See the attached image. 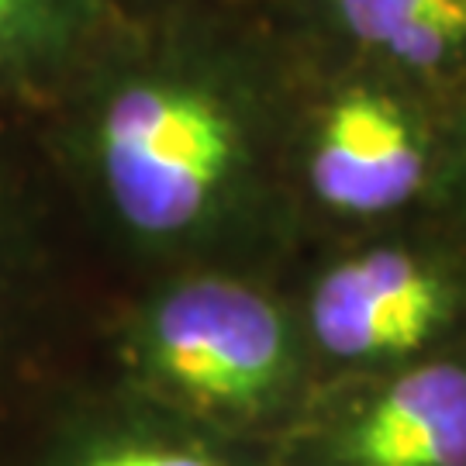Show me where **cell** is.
Masks as SVG:
<instances>
[{"label":"cell","instance_id":"obj_3","mask_svg":"<svg viewBox=\"0 0 466 466\" xmlns=\"http://www.w3.org/2000/svg\"><path fill=\"white\" fill-rule=\"evenodd\" d=\"M283 283L318 380L466 346V242L432 211L308 242Z\"/></svg>","mask_w":466,"mask_h":466},{"label":"cell","instance_id":"obj_9","mask_svg":"<svg viewBox=\"0 0 466 466\" xmlns=\"http://www.w3.org/2000/svg\"><path fill=\"white\" fill-rule=\"evenodd\" d=\"M142 415L107 425L69 466H277L273 450L204 429L142 398Z\"/></svg>","mask_w":466,"mask_h":466},{"label":"cell","instance_id":"obj_8","mask_svg":"<svg viewBox=\"0 0 466 466\" xmlns=\"http://www.w3.org/2000/svg\"><path fill=\"white\" fill-rule=\"evenodd\" d=\"M125 17L117 0H0V107L42 121Z\"/></svg>","mask_w":466,"mask_h":466},{"label":"cell","instance_id":"obj_11","mask_svg":"<svg viewBox=\"0 0 466 466\" xmlns=\"http://www.w3.org/2000/svg\"><path fill=\"white\" fill-rule=\"evenodd\" d=\"M128 17H156L177 15V11H204V7H232V4H252V0H117Z\"/></svg>","mask_w":466,"mask_h":466},{"label":"cell","instance_id":"obj_5","mask_svg":"<svg viewBox=\"0 0 466 466\" xmlns=\"http://www.w3.org/2000/svg\"><path fill=\"white\" fill-rule=\"evenodd\" d=\"M269 450L277 466H466V346L318 380Z\"/></svg>","mask_w":466,"mask_h":466},{"label":"cell","instance_id":"obj_2","mask_svg":"<svg viewBox=\"0 0 466 466\" xmlns=\"http://www.w3.org/2000/svg\"><path fill=\"white\" fill-rule=\"evenodd\" d=\"M138 398L204 429L273 446L318 383L283 277L177 269L132 321Z\"/></svg>","mask_w":466,"mask_h":466},{"label":"cell","instance_id":"obj_7","mask_svg":"<svg viewBox=\"0 0 466 466\" xmlns=\"http://www.w3.org/2000/svg\"><path fill=\"white\" fill-rule=\"evenodd\" d=\"M25 121L0 107V390L32 363L52 294L46 184L17 156Z\"/></svg>","mask_w":466,"mask_h":466},{"label":"cell","instance_id":"obj_4","mask_svg":"<svg viewBox=\"0 0 466 466\" xmlns=\"http://www.w3.org/2000/svg\"><path fill=\"white\" fill-rule=\"evenodd\" d=\"M300 52L290 177L308 242L429 211L439 180L442 97L380 69L304 46Z\"/></svg>","mask_w":466,"mask_h":466},{"label":"cell","instance_id":"obj_1","mask_svg":"<svg viewBox=\"0 0 466 466\" xmlns=\"http://www.w3.org/2000/svg\"><path fill=\"white\" fill-rule=\"evenodd\" d=\"M300 69L269 0L125 17L42 121L86 149L128 242L180 269L283 277L308 246L290 177Z\"/></svg>","mask_w":466,"mask_h":466},{"label":"cell","instance_id":"obj_10","mask_svg":"<svg viewBox=\"0 0 466 466\" xmlns=\"http://www.w3.org/2000/svg\"><path fill=\"white\" fill-rule=\"evenodd\" d=\"M429 211L442 218L466 242V84L442 97V146L439 180Z\"/></svg>","mask_w":466,"mask_h":466},{"label":"cell","instance_id":"obj_6","mask_svg":"<svg viewBox=\"0 0 466 466\" xmlns=\"http://www.w3.org/2000/svg\"><path fill=\"white\" fill-rule=\"evenodd\" d=\"M304 49L435 97L466 84V0H269Z\"/></svg>","mask_w":466,"mask_h":466}]
</instances>
